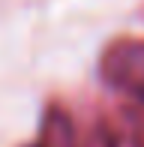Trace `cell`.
<instances>
[{"mask_svg": "<svg viewBox=\"0 0 144 147\" xmlns=\"http://www.w3.org/2000/svg\"><path fill=\"white\" fill-rule=\"evenodd\" d=\"M99 75L111 90L144 102V39H117L99 57Z\"/></svg>", "mask_w": 144, "mask_h": 147, "instance_id": "obj_1", "label": "cell"}, {"mask_svg": "<svg viewBox=\"0 0 144 147\" xmlns=\"http://www.w3.org/2000/svg\"><path fill=\"white\" fill-rule=\"evenodd\" d=\"M36 147H75V126H72V117L60 105H51L42 117V126H39V141Z\"/></svg>", "mask_w": 144, "mask_h": 147, "instance_id": "obj_2", "label": "cell"}, {"mask_svg": "<svg viewBox=\"0 0 144 147\" xmlns=\"http://www.w3.org/2000/svg\"><path fill=\"white\" fill-rule=\"evenodd\" d=\"M87 147H117V144H114V135H111L108 129H99V132H93V138H90Z\"/></svg>", "mask_w": 144, "mask_h": 147, "instance_id": "obj_3", "label": "cell"}, {"mask_svg": "<svg viewBox=\"0 0 144 147\" xmlns=\"http://www.w3.org/2000/svg\"><path fill=\"white\" fill-rule=\"evenodd\" d=\"M132 147H144V117L135 123V129H132Z\"/></svg>", "mask_w": 144, "mask_h": 147, "instance_id": "obj_4", "label": "cell"}]
</instances>
